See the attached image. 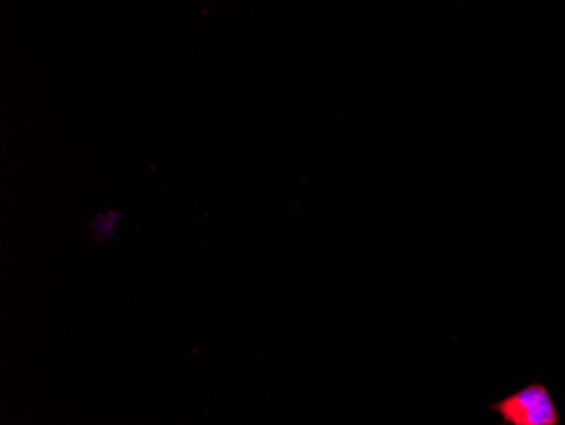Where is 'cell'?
Wrapping results in <instances>:
<instances>
[{"instance_id":"1","label":"cell","mask_w":565,"mask_h":425,"mask_svg":"<svg viewBox=\"0 0 565 425\" xmlns=\"http://www.w3.org/2000/svg\"><path fill=\"white\" fill-rule=\"evenodd\" d=\"M504 424L557 425L558 414L544 385H530L491 405Z\"/></svg>"}]
</instances>
